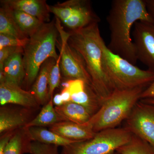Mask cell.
Instances as JSON below:
<instances>
[{"label":"cell","instance_id":"1","mask_svg":"<svg viewBox=\"0 0 154 154\" xmlns=\"http://www.w3.org/2000/svg\"><path fill=\"white\" fill-rule=\"evenodd\" d=\"M106 20L110 30L107 47L135 65L137 59L131 37L132 28L138 21L153 24L144 0H113Z\"/></svg>","mask_w":154,"mask_h":154},{"label":"cell","instance_id":"2","mask_svg":"<svg viewBox=\"0 0 154 154\" xmlns=\"http://www.w3.org/2000/svg\"><path fill=\"white\" fill-rule=\"evenodd\" d=\"M69 33L68 42L84 59L91 76L92 88L102 105L115 88L105 69L99 23H94L76 31H69Z\"/></svg>","mask_w":154,"mask_h":154},{"label":"cell","instance_id":"3","mask_svg":"<svg viewBox=\"0 0 154 154\" xmlns=\"http://www.w3.org/2000/svg\"><path fill=\"white\" fill-rule=\"evenodd\" d=\"M59 32L54 20L44 23L29 38L24 48L23 62L25 75L23 85L29 91L35 82L40 68L50 58L57 60L56 51Z\"/></svg>","mask_w":154,"mask_h":154},{"label":"cell","instance_id":"4","mask_svg":"<svg viewBox=\"0 0 154 154\" xmlns=\"http://www.w3.org/2000/svg\"><path fill=\"white\" fill-rule=\"evenodd\" d=\"M144 88L128 90L116 89L102 102V106L88 122L94 132L117 128L128 118L141 99Z\"/></svg>","mask_w":154,"mask_h":154},{"label":"cell","instance_id":"5","mask_svg":"<svg viewBox=\"0 0 154 154\" xmlns=\"http://www.w3.org/2000/svg\"><path fill=\"white\" fill-rule=\"evenodd\" d=\"M107 74L116 89L145 88L154 81V71L141 69L112 52L102 38L100 41Z\"/></svg>","mask_w":154,"mask_h":154},{"label":"cell","instance_id":"6","mask_svg":"<svg viewBox=\"0 0 154 154\" xmlns=\"http://www.w3.org/2000/svg\"><path fill=\"white\" fill-rule=\"evenodd\" d=\"M132 136L124 127L104 130L90 139L63 147L60 154H113L127 143Z\"/></svg>","mask_w":154,"mask_h":154},{"label":"cell","instance_id":"7","mask_svg":"<svg viewBox=\"0 0 154 154\" xmlns=\"http://www.w3.org/2000/svg\"><path fill=\"white\" fill-rule=\"evenodd\" d=\"M56 23L61 40L60 53L61 54L60 69L63 75L67 79L83 80L92 86L91 76L84 59L68 42L69 33L63 30L61 26L60 20L57 18Z\"/></svg>","mask_w":154,"mask_h":154},{"label":"cell","instance_id":"8","mask_svg":"<svg viewBox=\"0 0 154 154\" xmlns=\"http://www.w3.org/2000/svg\"><path fill=\"white\" fill-rule=\"evenodd\" d=\"M125 122L124 127L154 149V105L140 100Z\"/></svg>","mask_w":154,"mask_h":154},{"label":"cell","instance_id":"9","mask_svg":"<svg viewBox=\"0 0 154 154\" xmlns=\"http://www.w3.org/2000/svg\"><path fill=\"white\" fill-rule=\"evenodd\" d=\"M133 42L137 60L154 71V25L138 21L134 26Z\"/></svg>","mask_w":154,"mask_h":154},{"label":"cell","instance_id":"10","mask_svg":"<svg viewBox=\"0 0 154 154\" xmlns=\"http://www.w3.org/2000/svg\"><path fill=\"white\" fill-rule=\"evenodd\" d=\"M8 104L19 105L31 109L36 108L39 105L30 91L4 82L0 83V104L3 106Z\"/></svg>","mask_w":154,"mask_h":154},{"label":"cell","instance_id":"11","mask_svg":"<svg viewBox=\"0 0 154 154\" xmlns=\"http://www.w3.org/2000/svg\"><path fill=\"white\" fill-rule=\"evenodd\" d=\"M32 109L2 107L0 109V134L7 133L23 128L33 119Z\"/></svg>","mask_w":154,"mask_h":154},{"label":"cell","instance_id":"12","mask_svg":"<svg viewBox=\"0 0 154 154\" xmlns=\"http://www.w3.org/2000/svg\"><path fill=\"white\" fill-rule=\"evenodd\" d=\"M1 5L25 12L45 23L49 22V5L45 0H1Z\"/></svg>","mask_w":154,"mask_h":154},{"label":"cell","instance_id":"13","mask_svg":"<svg viewBox=\"0 0 154 154\" xmlns=\"http://www.w3.org/2000/svg\"><path fill=\"white\" fill-rule=\"evenodd\" d=\"M49 130L62 137L76 141L90 139L96 134L88 122L79 124L72 122H61L50 127Z\"/></svg>","mask_w":154,"mask_h":154},{"label":"cell","instance_id":"14","mask_svg":"<svg viewBox=\"0 0 154 154\" xmlns=\"http://www.w3.org/2000/svg\"><path fill=\"white\" fill-rule=\"evenodd\" d=\"M56 62L52 58L48 59L42 64L35 82L30 89L39 105H46L49 101L48 85L50 72Z\"/></svg>","mask_w":154,"mask_h":154},{"label":"cell","instance_id":"15","mask_svg":"<svg viewBox=\"0 0 154 154\" xmlns=\"http://www.w3.org/2000/svg\"><path fill=\"white\" fill-rule=\"evenodd\" d=\"M22 53H17L11 56L5 61L3 70L5 82L22 87L25 79V73Z\"/></svg>","mask_w":154,"mask_h":154},{"label":"cell","instance_id":"16","mask_svg":"<svg viewBox=\"0 0 154 154\" xmlns=\"http://www.w3.org/2000/svg\"><path fill=\"white\" fill-rule=\"evenodd\" d=\"M24 128L27 136L31 141L62 147L77 142L62 137L43 127L33 126Z\"/></svg>","mask_w":154,"mask_h":154},{"label":"cell","instance_id":"17","mask_svg":"<svg viewBox=\"0 0 154 154\" xmlns=\"http://www.w3.org/2000/svg\"><path fill=\"white\" fill-rule=\"evenodd\" d=\"M100 21V18L93 11L91 2L88 1L79 11L63 23L69 29V31H74L94 23H99Z\"/></svg>","mask_w":154,"mask_h":154},{"label":"cell","instance_id":"18","mask_svg":"<svg viewBox=\"0 0 154 154\" xmlns=\"http://www.w3.org/2000/svg\"><path fill=\"white\" fill-rule=\"evenodd\" d=\"M26 37L29 38L45 23L36 17L22 12L2 7Z\"/></svg>","mask_w":154,"mask_h":154},{"label":"cell","instance_id":"19","mask_svg":"<svg viewBox=\"0 0 154 154\" xmlns=\"http://www.w3.org/2000/svg\"><path fill=\"white\" fill-rule=\"evenodd\" d=\"M54 108L58 114L66 121L77 124H86L92 116L85 107L74 102L64 103L61 106H55Z\"/></svg>","mask_w":154,"mask_h":154},{"label":"cell","instance_id":"20","mask_svg":"<svg viewBox=\"0 0 154 154\" xmlns=\"http://www.w3.org/2000/svg\"><path fill=\"white\" fill-rule=\"evenodd\" d=\"M53 98L50 99L47 104L44 105L37 116L24 128L33 126L50 127L59 122L66 121L64 119L58 114L55 108L54 107Z\"/></svg>","mask_w":154,"mask_h":154},{"label":"cell","instance_id":"21","mask_svg":"<svg viewBox=\"0 0 154 154\" xmlns=\"http://www.w3.org/2000/svg\"><path fill=\"white\" fill-rule=\"evenodd\" d=\"M88 2L87 0H69L58 2L54 5H49L50 11L63 22L76 13Z\"/></svg>","mask_w":154,"mask_h":154},{"label":"cell","instance_id":"22","mask_svg":"<svg viewBox=\"0 0 154 154\" xmlns=\"http://www.w3.org/2000/svg\"><path fill=\"white\" fill-rule=\"evenodd\" d=\"M120 154H154V149L145 141L132 134L130 140L116 150Z\"/></svg>","mask_w":154,"mask_h":154},{"label":"cell","instance_id":"23","mask_svg":"<svg viewBox=\"0 0 154 154\" xmlns=\"http://www.w3.org/2000/svg\"><path fill=\"white\" fill-rule=\"evenodd\" d=\"M30 141L24 128L17 130L8 144L4 154L27 153V146Z\"/></svg>","mask_w":154,"mask_h":154},{"label":"cell","instance_id":"24","mask_svg":"<svg viewBox=\"0 0 154 154\" xmlns=\"http://www.w3.org/2000/svg\"><path fill=\"white\" fill-rule=\"evenodd\" d=\"M0 34L13 36L19 39L28 38L19 30L13 19L2 7L0 9Z\"/></svg>","mask_w":154,"mask_h":154},{"label":"cell","instance_id":"25","mask_svg":"<svg viewBox=\"0 0 154 154\" xmlns=\"http://www.w3.org/2000/svg\"><path fill=\"white\" fill-rule=\"evenodd\" d=\"M61 54L59 55L50 72L48 83V96L49 100L53 97V94L56 88L59 86L60 82V61Z\"/></svg>","mask_w":154,"mask_h":154},{"label":"cell","instance_id":"26","mask_svg":"<svg viewBox=\"0 0 154 154\" xmlns=\"http://www.w3.org/2000/svg\"><path fill=\"white\" fill-rule=\"evenodd\" d=\"M57 147L30 141L27 146V153L31 154H59Z\"/></svg>","mask_w":154,"mask_h":154},{"label":"cell","instance_id":"27","mask_svg":"<svg viewBox=\"0 0 154 154\" xmlns=\"http://www.w3.org/2000/svg\"><path fill=\"white\" fill-rule=\"evenodd\" d=\"M29 38L19 39L8 35L0 34V49L6 47H22L28 43Z\"/></svg>","mask_w":154,"mask_h":154},{"label":"cell","instance_id":"28","mask_svg":"<svg viewBox=\"0 0 154 154\" xmlns=\"http://www.w3.org/2000/svg\"><path fill=\"white\" fill-rule=\"evenodd\" d=\"M17 53H24V48L22 47H6L0 49V71L3 70L5 61L11 56Z\"/></svg>","mask_w":154,"mask_h":154},{"label":"cell","instance_id":"29","mask_svg":"<svg viewBox=\"0 0 154 154\" xmlns=\"http://www.w3.org/2000/svg\"><path fill=\"white\" fill-rule=\"evenodd\" d=\"M15 131H16L7 133L1 135L0 139V154H4L6 147Z\"/></svg>","mask_w":154,"mask_h":154},{"label":"cell","instance_id":"30","mask_svg":"<svg viewBox=\"0 0 154 154\" xmlns=\"http://www.w3.org/2000/svg\"><path fill=\"white\" fill-rule=\"evenodd\" d=\"M154 99V81L145 89L141 95V99Z\"/></svg>","mask_w":154,"mask_h":154},{"label":"cell","instance_id":"31","mask_svg":"<svg viewBox=\"0 0 154 154\" xmlns=\"http://www.w3.org/2000/svg\"><path fill=\"white\" fill-rule=\"evenodd\" d=\"M148 12L152 17L154 25V0H144Z\"/></svg>","mask_w":154,"mask_h":154},{"label":"cell","instance_id":"32","mask_svg":"<svg viewBox=\"0 0 154 154\" xmlns=\"http://www.w3.org/2000/svg\"><path fill=\"white\" fill-rule=\"evenodd\" d=\"M64 103L71 102V94L67 88H63L60 93Z\"/></svg>","mask_w":154,"mask_h":154},{"label":"cell","instance_id":"33","mask_svg":"<svg viewBox=\"0 0 154 154\" xmlns=\"http://www.w3.org/2000/svg\"><path fill=\"white\" fill-rule=\"evenodd\" d=\"M53 102L54 105H55L56 107L61 106L64 104L60 94H56L54 96L53 98Z\"/></svg>","mask_w":154,"mask_h":154},{"label":"cell","instance_id":"34","mask_svg":"<svg viewBox=\"0 0 154 154\" xmlns=\"http://www.w3.org/2000/svg\"><path fill=\"white\" fill-rule=\"evenodd\" d=\"M140 100L145 103L154 105V99H143Z\"/></svg>","mask_w":154,"mask_h":154},{"label":"cell","instance_id":"35","mask_svg":"<svg viewBox=\"0 0 154 154\" xmlns=\"http://www.w3.org/2000/svg\"><path fill=\"white\" fill-rule=\"evenodd\" d=\"M113 154H119V153H118V152H115L113 153Z\"/></svg>","mask_w":154,"mask_h":154}]
</instances>
